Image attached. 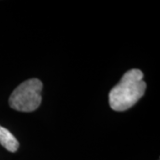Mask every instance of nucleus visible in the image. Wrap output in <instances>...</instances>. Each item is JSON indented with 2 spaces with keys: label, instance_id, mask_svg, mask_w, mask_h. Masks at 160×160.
<instances>
[{
  "label": "nucleus",
  "instance_id": "2",
  "mask_svg": "<svg viewBox=\"0 0 160 160\" xmlns=\"http://www.w3.org/2000/svg\"><path fill=\"white\" fill-rule=\"evenodd\" d=\"M43 83L38 78H30L22 82L13 90L9 98V106L20 112H32L42 102Z\"/></svg>",
  "mask_w": 160,
  "mask_h": 160
},
{
  "label": "nucleus",
  "instance_id": "1",
  "mask_svg": "<svg viewBox=\"0 0 160 160\" xmlns=\"http://www.w3.org/2000/svg\"><path fill=\"white\" fill-rule=\"evenodd\" d=\"M143 72L138 69L126 71L109 93L110 108L115 111H125L134 106L144 95L147 85L143 81Z\"/></svg>",
  "mask_w": 160,
  "mask_h": 160
},
{
  "label": "nucleus",
  "instance_id": "3",
  "mask_svg": "<svg viewBox=\"0 0 160 160\" xmlns=\"http://www.w3.org/2000/svg\"><path fill=\"white\" fill-rule=\"evenodd\" d=\"M0 144L10 152L17 151L20 143L11 132L0 126Z\"/></svg>",
  "mask_w": 160,
  "mask_h": 160
}]
</instances>
